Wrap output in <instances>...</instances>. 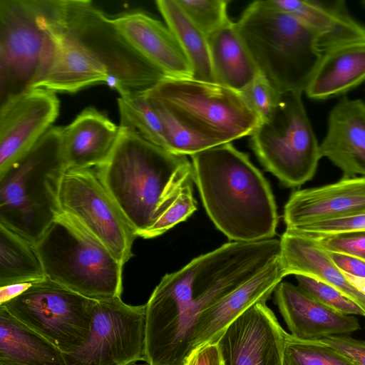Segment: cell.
I'll use <instances>...</instances> for the list:
<instances>
[{"instance_id": "6da1fadb", "label": "cell", "mask_w": 365, "mask_h": 365, "mask_svg": "<svg viewBox=\"0 0 365 365\" xmlns=\"http://www.w3.org/2000/svg\"><path fill=\"white\" fill-rule=\"evenodd\" d=\"M195 180L210 220L233 242L272 238L278 223L270 186L230 143L191 155Z\"/></svg>"}, {"instance_id": "7a4b0ae2", "label": "cell", "mask_w": 365, "mask_h": 365, "mask_svg": "<svg viewBox=\"0 0 365 365\" xmlns=\"http://www.w3.org/2000/svg\"><path fill=\"white\" fill-rule=\"evenodd\" d=\"M95 169L137 237L193 180L192 165L186 156L170 153L121 126L109 157Z\"/></svg>"}, {"instance_id": "3957f363", "label": "cell", "mask_w": 365, "mask_h": 365, "mask_svg": "<svg viewBox=\"0 0 365 365\" xmlns=\"http://www.w3.org/2000/svg\"><path fill=\"white\" fill-rule=\"evenodd\" d=\"M280 254V240L274 238L229 242L164 275L151 296L170 325L192 332L204 310L260 273Z\"/></svg>"}, {"instance_id": "277c9868", "label": "cell", "mask_w": 365, "mask_h": 365, "mask_svg": "<svg viewBox=\"0 0 365 365\" xmlns=\"http://www.w3.org/2000/svg\"><path fill=\"white\" fill-rule=\"evenodd\" d=\"M62 0H0V109L38 88L55 62Z\"/></svg>"}, {"instance_id": "5b68a950", "label": "cell", "mask_w": 365, "mask_h": 365, "mask_svg": "<svg viewBox=\"0 0 365 365\" xmlns=\"http://www.w3.org/2000/svg\"><path fill=\"white\" fill-rule=\"evenodd\" d=\"M236 26L259 73L278 91H305L323 55L309 26L267 0L250 4Z\"/></svg>"}, {"instance_id": "8992f818", "label": "cell", "mask_w": 365, "mask_h": 365, "mask_svg": "<svg viewBox=\"0 0 365 365\" xmlns=\"http://www.w3.org/2000/svg\"><path fill=\"white\" fill-rule=\"evenodd\" d=\"M63 127L52 126L0 174V223L34 244L60 212L59 180L66 165Z\"/></svg>"}, {"instance_id": "52a82bcc", "label": "cell", "mask_w": 365, "mask_h": 365, "mask_svg": "<svg viewBox=\"0 0 365 365\" xmlns=\"http://www.w3.org/2000/svg\"><path fill=\"white\" fill-rule=\"evenodd\" d=\"M34 247L48 279L96 300L121 297L123 264L69 215L60 211Z\"/></svg>"}, {"instance_id": "ba28073f", "label": "cell", "mask_w": 365, "mask_h": 365, "mask_svg": "<svg viewBox=\"0 0 365 365\" xmlns=\"http://www.w3.org/2000/svg\"><path fill=\"white\" fill-rule=\"evenodd\" d=\"M145 93L218 145L250 135L262 121L240 92L218 83L167 77Z\"/></svg>"}, {"instance_id": "9c48e42d", "label": "cell", "mask_w": 365, "mask_h": 365, "mask_svg": "<svg viewBox=\"0 0 365 365\" xmlns=\"http://www.w3.org/2000/svg\"><path fill=\"white\" fill-rule=\"evenodd\" d=\"M302 93H282L273 113L250 135L252 148L262 165L288 187L311 180L322 158Z\"/></svg>"}, {"instance_id": "30bf717a", "label": "cell", "mask_w": 365, "mask_h": 365, "mask_svg": "<svg viewBox=\"0 0 365 365\" xmlns=\"http://www.w3.org/2000/svg\"><path fill=\"white\" fill-rule=\"evenodd\" d=\"M65 28L107 67L108 86L120 97L144 93L167 76L137 52L108 18L89 0H63Z\"/></svg>"}, {"instance_id": "8fae6325", "label": "cell", "mask_w": 365, "mask_h": 365, "mask_svg": "<svg viewBox=\"0 0 365 365\" xmlns=\"http://www.w3.org/2000/svg\"><path fill=\"white\" fill-rule=\"evenodd\" d=\"M95 302L46 277L1 306L61 351L70 353L88 337Z\"/></svg>"}, {"instance_id": "7c38bea8", "label": "cell", "mask_w": 365, "mask_h": 365, "mask_svg": "<svg viewBox=\"0 0 365 365\" xmlns=\"http://www.w3.org/2000/svg\"><path fill=\"white\" fill-rule=\"evenodd\" d=\"M59 210L79 222L124 265L137 237L96 169L66 168L57 190Z\"/></svg>"}, {"instance_id": "4fadbf2b", "label": "cell", "mask_w": 365, "mask_h": 365, "mask_svg": "<svg viewBox=\"0 0 365 365\" xmlns=\"http://www.w3.org/2000/svg\"><path fill=\"white\" fill-rule=\"evenodd\" d=\"M146 306L121 297L96 300L91 329L77 350L63 353L66 365H133L145 361Z\"/></svg>"}, {"instance_id": "5bb4252c", "label": "cell", "mask_w": 365, "mask_h": 365, "mask_svg": "<svg viewBox=\"0 0 365 365\" xmlns=\"http://www.w3.org/2000/svg\"><path fill=\"white\" fill-rule=\"evenodd\" d=\"M266 301L251 306L218 339L222 365H284L287 332Z\"/></svg>"}, {"instance_id": "9a60e30c", "label": "cell", "mask_w": 365, "mask_h": 365, "mask_svg": "<svg viewBox=\"0 0 365 365\" xmlns=\"http://www.w3.org/2000/svg\"><path fill=\"white\" fill-rule=\"evenodd\" d=\"M59 108L55 92L36 88L0 109V174L51 127Z\"/></svg>"}, {"instance_id": "2e32d148", "label": "cell", "mask_w": 365, "mask_h": 365, "mask_svg": "<svg viewBox=\"0 0 365 365\" xmlns=\"http://www.w3.org/2000/svg\"><path fill=\"white\" fill-rule=\"evenodd\" d=\"M365 212V177L292 192L284 209L287 230Z\"/></svg>"}, {"instance_id": "e0dca14e", "label": "cell", "mask_w": 365, "mask_h": 365, "mask_svg": "<svg viewBox=\"0 0 365 365\" xmlns=\"http://www.w3.org/2000/svg\"><path fill=\"white\" fill-rule=\"evenodd\" d=\"M128 43L167 77L192 78L190 61L170 29L143 12L113 19Z\"/></svg>"}, {"instance_id": "ac0fdd59", "label": "cell", "mask_w": 365, "mask_h": 365, "mask_svg": "<svg viewBox=\"0 0 365 365\" xmlns=\"http://www.w3.org/2000/svg\"><path fill=\"white\" fill-rule=\"evenodd\" d=\"M274 302L290 334L298 339L318 340L351 334L360 328L356 317L319 303L287 282H281L275 288Z\"/></svg>"}, {"instance_id": "d6986e66", "label": "cell", "mask_w": 365, "mask_h": 365, "mask_svg": "<svg viewBox=\"0 0 365 365\" xmlns=\"http://www.w3.org/2000/svg\"><path fill=\"white\" fill-rule=\"evenodd\" d=\"M321 157L329 159L344 178L365 177V102L344 97L331 110Z\"/></svg>"}, {"instance_id": "ffe728a7", "label": "cell", "mask_w": 365, "mask_h": 365, "mask_svg": "<svg viewBox=\"0 0 365 365\" xmlns=\"http://www.w3.org/2000/svg\"><path fill=\"white\" fill-rule=\"evenodd\" d=\"M285 277L280 257L251 279L204 310L195 327L192 350L215 343L227 327L251 306L267 300Z\"/></svg>"}, {"instance_id": "44dd1931", "label": "cell", "mask_w": 365, "mask_h": 365, "mask_svg": "<svg viewBox=\"0 0 365 365\" xmlns=\"http://www.w3.org/2000/svg\"><path fill=\"white\" fill-rule=\"evenodd\" d=\"M271 6L299 19L317 37L324 53L341 46L365 42V25L349 13L344 0H267Z\"/></svg>"}, {"instance_id": "7402d4cb", "label": "cell", "mask_w": 365, "mask_h": 365, "mask_svg": "<svg viewBox=\"0 0 365 365\" xmlns=\"http://www.w3.org/2000/svg\"><path fill=\"white\" fill-rule=\"evenodd\" d=\"M119 126L94 107L83 110L63 127L62 150L66 168H97L109 157Z\"/></svg>"}, {"instance_id": "603a6c76", "label": "cell", "mask_w": 365, "mask_h": 365, "mask_svg": "<svg viewBox=\"0 0 365 365\" xmlns=\"http://www.w3.org/2000/svg\"><path fill=\"white\" fill-rule=\"evenodd\" d=\"M107 67L76 36L68 31L61 16V33L55 62L46 78L38 88L61 93H76L91 86H108Z\"/></svg>"}, {"instance_id": "cb8c5ba5", "label": "cell", "mask_w": 365, "mask_h": 365, "mask_svg": "<svg viewBox=\"0 0 365 365\" xmlns=\"http://www.w3.org/2000/svg\"><path fill=\"white\" fill-rule=\"evenodd\" d=\"M280 259L285 276L302 274L325 282L356 303L364 312L365 295L333 263L327 251L312 239L286 230L280 238Z\"/></svg>"}, {"instance_id": "d4e9b609", "label": "cell", "mask_w": 365, "mask_h": 365, "mask_svg": "<svg viewBox=\"0 0 365 365\" xmlns=\"http://www.w3.org/2000/svg\"><path fill=\"white\" fill-rule=\"evenodd\" d=\"M365 81V42L324 52L306 90L314 101L343 95Z\"/></svg>"}, {"instance_id": "484cf974", "label": "cell", "mask_w": 365, "mask_h": 365, "mask_svg": "<svg viewBox=\"0 0 365 365\" xmlns=\"http://www.w3.org/2000/svg\"><path fill=\"white\" fill-rule=\"evenodd\" d=\"M207 37L216 83L240 92L259 74L236 23L229 19Z\"/></svg>"}, {"instance_id": "4316f807", "label": "cell", "mask_w": 365, "mask_h": 365, "mask_svg": "<svg viewBox=\"0 0 365 365\" xmlns=\"http://www.w3.org/2000/svg\"><path fill=\"white\" fill-rule=\"evenodd\" d=\"M0 364L66 365L56 346L0 306Z\"/></svg>"}, {"instance_id": "83f0119b", "label": "cell", "mask_w": 365, "mask_h": 365, "mask_svg": "<svg viewBox=\"0 0 365 365\" xmlns=\"http://www.w3.org/2000/svg\"><path fill=\"white\" fill-rule=\"evenodd\" d=\"M155 4L190 61L192 78L216 83L207 36L188 18L176 0H158Z\"/></svg>"}, {"instance_id": "f1b7e54d", "label": "cell", "mask_w": 365, "mask_h": 365, "mask_svg": "<svg viewBox=\"0 0 365 365\" xmlns=\"http://www.w3.org/2000/svg\"><path fill=\"white\" fill-rule=\"evenodd\" d=\"M46 278L34 244L0 223V287Z\"/></svg>"}, {"instance_id": "f546056e", "label": "cell", "mask_w": 365, "mask_h": 365, "mask_svg": "<svg viewBox=\"0 0 365 365\" xmlns=\"http://www.w3.org/2000/svg\"><path fill=\"white\" fill-rule=\"evenodd\" d=\"M120 123L136 131L153 144L167 150L161 121L145 92L119 97L117 100Z\"/></svg>"}, {"instance_id": "4dcf8cb0", "label": "cell", "mask_w": 365, "mask_h": 365, "mask_svg": "<svg viewBox=\"0 0 365 365\" xmlns=\"http://www.w3.org/2000/svg\"><path fill=\"white\" fill-rule=\"evenodd\" d=\"M147 97L161 121L168 151L177 155L191 156L218 145L215 141L197 134L185 125L160 101L148 96Z\"/></svg>"}, {"instance_id": "1f68e13d", "label": "cell", "mask_w": 365, "mask_h": 365, "mask_svg": "<svg viewBox=\"0 0 365 365\" xmlns=\"http://www.w3.org/2000/svg\"><path fill=\"white\" fill-rule=\"evenodd\" d=\"M284 365H358L346 356L318 340H301L286 333Z\"/></svg>"}, {"instance_id": "d6a6232c", "label": "cell", "mask_w": 365, "mask_h": 365, "mask_svg": "<svg viewBox=\"0 0 365 365\" xmlns=\"http://www.w3.org/2000/svg\"><path fill=\"white\" fill-rule=\"evenodd\" d=\"M196 209L197 202L192 193V180H190L183 185L175 200L139 237L150 239L160 236L178 223L186 220Z\"/></svg>"}, {"instance_id": "836d02e7", "label": "cell", "mask_w": 365, "mask_h": 365, "mask_svg": "<svg viewBox=\"0 0 365 365\" xmlns=\"http://www.w3.org/2000/svg\"><path fill=\"white\" fill-rule=\"evenodd\" d=\"M188 18L207 36L229 18L225 0H176Z\"/></svg>"}, {"instance_id": "e575fe53", "label": "cell", "mask_w": 365, "mask_h": 365, "mask_svg": "<svg viewBox=\"0 0 365 365\" xmlns=\"http://www.w3.org/2000/svg\"><path fill=\"white\" fill-rule=\"evenodd\" d=\"M298 287L319 303L340 313L364 317V311L334 287L305 275H295Z\"/></svg>"}, {"instance_id": "d590c367", "label": "cell", "mask_w": 365, "mask_h": 365, "mask_svg": "<svg viewBox=\"0 0 365 365\" xmlns=\"http://www.w3.org/2000/svg\"><path fill=\"white\" fill-rule=\"evenodd\" d=\"M240 93L248 108L263 120L273 113L282 93L259 73Z\"/></svg>"}, {"instance_id": "8d00e7d4", "label": "cell", "mask_w": 365, "mask_h": 365, "mask_svg": "<svg viewBox=\"0 0 365 365\" xmlns=\"http://www.w3.org/2000/svg\"><path fill=\"white\" fill-rule=\"evenodd\" d=\"M304 237L313 240L327 252L348 255L365 261V231Z\"/></svg>"}, {"instance_id": "74e56055", "label": "cell", "mask_w": 365, "mask_h": 365, "mask_svg": "<svg viewBox=\"0 0 365 365\" xmlns=\"http://www.w3.org/2000/svg\"><path fill=\"white\" fill-rule=\"evenodd\" d=\"M288 230L304 236L365 231V212L351 217L319 222Z\"/></svg>"}, {"instance_id": "f35d334b", "label": "cell", "mask_w": 365, "mask_h": 365, "mask_svg": "<svg viewBox=\"0 0 365 365\" xmlns=\"http://www.w3.org/2000/svg\"><path fill=\"white\" fill-rule=\"evenodd\" d=\"M349 357L358 365H365V341L342 335H331L319 339Z\"/></svg>"}, {"instance_id": "ab89813d", "label": "cell", "mask_w": 365, "mask_h": 365, "mask_svg": "<svg viewBox=\"0 0 365 365\" xmlns=\"http://www.w3.org/2000/svg\"><path fill=\"white\" fill-rule=\"evenodd\" d=\"M183 365H222L217 343L205 344L193 349Z\"/></svg>"}, {"instance_id": "60d3db41", "label": "cell", "mask_w": 365, "mask_h": 365, "mask_svg": "<svg viewBox=\"0 0 365 365\" xmlns=\"http://www.w3.org/2000/svg\"><path fill=\"white\" fill-rule=\"evenodd\" d=\"M333 263L343 272L365 278V261L348 255L327 252Z\"/></svg>"}, {"instance_id": "b9f144b4", "label": "cell", "mask_w": 365, "mask_h": 365, "mask_svg": "<svg viewBox=\"0 0 365 365\" xmlns=\"http://www.w3.org/2000/svg\"><path fill=\"white\" fill-rule=\"evenodd\" d=\"M34 282H23L0 287V306L22 294Z\"/></svg>"}, {"instance_id": "7bdbcfd3", "label": "cell", "mask_w": 365, "mask_h": 365, "mask_svg": "<svg viewBox=\"0 0 365 365\" xmlns=\"http://www.w3.org/2000/svg\"><path fill=\"white\" fill-rule=\"evenodd\" d=\"M344 274L348 279L365 295V278L351 276L346 273Z\"/></svg>"}, {"instance_id": "ee69618b", "label": "cell", "mask_w": 365, "mask_h": 365, "mask_svg": "<svg viewBox=\"0 0 365 365\" xmlns=\"http://www.w3.org/2000/svg\"><path fill=\"white\" fill-rule=\"evenodd\" d=\"M140 365H150V364H140Z\"/></svg>"}, {"instance_id": "f6af8a7d", "label": "cell", "mask_w": 365, "mask_h": 365, "mask_svg": "<svg viewBox=\"0 0 365 365\" xmlns=\"http://www.w3.org/2000/svg\"><path fill=\"white\" fill-rule=\"evenodd\" d=\"M0 365H4V364H0Z\"/></svg>"}]
</instances>
